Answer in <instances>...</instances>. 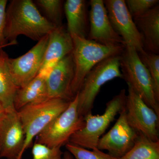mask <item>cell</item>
Wrapping results in <instances>:
<instances>
[{
  "instance_id": "4fadbf2b",
  "label": "cell",
  "mask_w": 159,
  "mask_h": 159,
  "mask_svg": "<svg viewBox=\"0 0 159 159\" xmlns=\"http://www.w3.org/2000/svg\"><path fill=\"white\" fill-rule=\"evenodd\" d=\"M89 5L88 39L103 45L125 47L124 41L111 25L103 0H91Z\"/></svg>"
},
{
  "instance_id": "7a4b0ae2",
  "label": "cell",
  "mask_w": 159,
  "mask_h": 159,
  "mask_svg": "<svg viewBox=\"0 0 159 159\" xmlns=\"http://www.w3.org/2000/svg\"><path fill=\"white\" fill-rule=\"evenodd\" d=\"M71 37L74 43L72 55L74 64L71 90L75 97L81 89L85 77L91 70L103 60L120 55L125 47L103 45L76 35Z\"/></svg>"
},
{
  "instance_id": "484cf974",
  "label": "cell",
  "mask_w": 159,
  "mask_h": 159,
  "mask_svg": "<svg viewBox=\"0 0 159 159\" xmlns=\"http://www.w3.org/2000/svg\"><path fill=\"white\" fill-rule=\"evenodd\" d=\"M7 2L6 0H0V48L12 45L6 40L4 34L6 21V10Z\"/></svg>"
},
{
  "instance_id": "7c38bea8",
  "label": "cell",
  "mask_w": 159,
  "mask_h": 159,
  "mask_svg": "<svg viewBox=\"0 0 159 159\" xmlns=\"http://www.w3.org/2000/svg\"><path fill=\"white\" fill-rule=\"evenodd\" d=\"M25 134L17 111H6L0 120V157L21 159Z\"/></svg>"
},
{
  "instance_id": "5b68a950",
  "label": "cell",
  "mask_w": 159,
  "mask_h": 159,
  "mask_svg": "<svg viewBox=\"0 0 159 159\" xmlns=\"http://www.w3.org/2000/svg\"><path fill=\"white\" fill-rule=\"evenodd\" d=\"M120 68L127 84L159 116V102L155 95L150 74L141 61L139 53L132 46H125L120 54Z\"/></svg>"
},
{
  "instance_id": "9a60e30c",
  "label": "cell",
  "mask_w": 159,
  "mask_h": 159,
  "mask_svg": "<svg viewBox=\"0 0 159 159\" xmlns=\"http://www.w3.org/2000/svg\"><path fill=\"white\" fill-rule=\"evenodd\" d=\"M73 48V39L67 29L63 25L56 27L49 34L48 43L38 75L47 77L54 66L72 53Z\"/></svg>"
},
{
  "instance_id": "6da1fadb",
  "label": "cell",
  "mask_w": 159,
  "mask_h": 159,
  "mask_svg": "<svg viewBox=\"0 0 159 159\" xmlns=\"http://www.w3.org/2000/svg\"><path fill=\"white\" fill-rule=\"evenodd\" d=\"M56 27L31 0H12L6 8L4 34L7 41L13 45L17 43L16 39L20 35L38 41Z\"/></svg>"
},
{
  "instance_id": "603a6c76",
  "label": "cell",
  "mask_w": 159,
  "mask_h": 159,
  "mask_svg": "<svg viewBox=\"0 0 159 159\" xmlns=\"http://www.w3.org/2000/svg\"><path fill=\"white\" fill-rule=\"evenodd\" d=\"M65 145L67 151L74 159H119L98 148L89 150L70 142H68Z\"/></svg>"
},
{
  "instance_id": "d4e9b609",
  "label": "cell",
  "mask_w": 159,
  "mask_h": 159,
  "mask_svg": "<svg viewBox=\"0 0 159 159\" xmlns=\"http://www.w3.org/2000/svg\"><path fill=\"white\" fill-rule=\"evenodd\" d=\"M32 159H62L63 152L61 148H50L35 142L32 145Z\"/></svg>"
},
{
  "instance_id": "8fae6325",
  "label": "cell",
  "mask_w": 159,
  "mask_h": 159,
  "mask_svg": "<svg viewBox=\"0 0 159 159\" xmlns=\"http://www.w3.org/2000/svg\"><path fill=\"white\" fill-rule=\"evenodd\" d=\"M119 114L116 123L107 133L99 139L97 148L105 150L109 154L120 158L134 146L139 133L127 121L125 107Z\"/></svg>"
},
{
  "instance_id": "277c9868",
  "label": "cell",
  "mask_w": 159,
  "mask_h": 159,
  "mask_svg": "<svg viewBox=\"0 0 159 159\" xmlns=\"http://www.w3.org/2000/svg\"><path fill=\"white\" fill-rule=\"evenodd\" d=\"M71 101L49 98L42 102L29 104L17 111L25 134L23 153L32 146L34 138L65 110Z\"/></svg>"
},
{
  "instance_id": "8992f818",
  "label": "cell",
  "mask_w": 159,
  "mask_h": 159,
  "mask_svg": "<svg viewBox=\"0 0 159 159\" xmlns=\"http://www.w3.org/2000/svg\"><path fill=\"white\" fill-rule=\"evenodd\" d=\"M120 55L107 57L97 64L84 79L78 95V108L81 116L92 112L94 102L103 84L115 78L123 79L120 68Z\"/></svg>"
},
{
  "instance_id": "52a82bcc",
  "label": "cell",
  "mask_w": 159,
  "mask_h": 159,
  "mask_svg": "<svg viewBox=\"0 0 159 159\" xmlns=\"http://www.w3.org/2000/svg\"><path fill=\"white\" fill-rule=\"evenodd\" d=\"M77 94L65 110L59 114L38 135L35 142L50 148H61L71 137L84 125L80 115Z\"/></svg>"
},
{
  "instance_id": "e0dca14e",
  "label": "cell",
  "mask_w": 159,
  "mask_h": 159,
  "mask_svg": "<svg viewBox=\"0 0 159 159\" xmlns=\"http://www.w3.org/2000/svg\"><path fill=\"white\" fill-rule=\"evenodd\" d=\"M87 2L85 0H67L64 10L67 21V30L69 34L82 38L88 36Z\"/></svg>"
},
{
  "instance_id": "f1b7e54d",
  "label": "cell",
  "mask_w": 159,
  "mask_h": 159,
  "mask_svg": "<svg viewBox=\"0 0 159 159\" xmlns=\"http://www.w3.org/2000/svg\"></svg>"
},
{
  "instance_id": "ac0fdd59",
  "label": "cell",
  "mask_w": 159,
  "mask_h": 159,
  "mask_svg": "<svg viewBox=\"0 0 159 159\" xmlns=\"http://www.w3.org/2000/svg\"><path fill=\"white\" fill-rule=\"evenodd\" d=\"M46 79L47 77L38 75L25 85L17 89L14 99L16 110L49 99Z\"/></svg>"
},
{
  "instance_id": "ba28073f",
  "label": "cell",
  "mask_w": 159,
  "mask_h": 159,
  "mask_svg": "<svg viewBox=\"0 0 159 159\" xmlns=\"http://www.w3.org/2000/svg\"><path fill=\"white\" fill-rule=\"evenodd\" d=\"M125 109L129 125L152 141H159V116L129 84Z\"/></svg>"
},
{
  "instance_id": "5bb4252c",
  "label": "cell",
  "mask_w": 159,
  "mask_h": 159,
  "mask_svg": "<svg viewBox=\"0 0 159 159\" xmlns=\"http://www.w3.org/2000/svg\"><path fill=\"white\" fill-rule=\"evenodd\" d=\"M74 75L72 52L60 61L47 76L49 98L71 101L74 99L71 86Z\"/></svg>"
},
{
  "instance_id": "9c48e42d",
  "label": "cell",
  "mask_w": 159,
  "mask_h": 159,
  "mask_svg": "<svg viewBox=\"0 0 159 159\" xmlns=\"http://www.w3.org/2000/svg\"><path fill=\"white\" fill-rule=\"evenodd\" d=\"M113 28L125 46L134 48L139 54L145 52L143 38L137 28L124 0L103 1Z\"/></svg>"
},
{
  "instance_id": "2e32d148",
  "label": "cell",
  "mask_w": 159,
  "mask_h": 159,
  "mask_svg": "<svg viewBox=\"0 0 159 159\" xmlns=\"http://www.w3.org/2000/svg\"><path fill=\"white\" fill-rule=\"evenodd\" d=\"M143 38L144 47L148 52L158 54L159 52V6L145 14L133 19Z\"/></svg>"
},
{
  "instance_id": "ffe728a7",
  "label": "cell",
  "mask_w": 159,
  "mask_h": 159,
  "mask_svg": "<svg viewBox=\"0 0 159 159\" xmlns=\"http://www.w3.org/2000/svg\"><path fill=\"white\" fill-rule=\"evenodd\" d=\"M119 159H159V141H152L139 133L132 148Z\"/></svg>"
},
{
  "instance_id": "d6986e66",
  "label": "cell",
  "mask_w": 159,
  "mask_h": 159,
  "mask_svg": "<svg viewBox=\"0 0 159 159\" xmlns=\"http://www.w3.org/2000/svg\"><path fill=\"white\" fill-rule=\"evenodd\" d=\"M9 56L0 48V104L6 111L16 110L14 99L18 88L11 78L8 68Z\"/></svg>"
},
{
  "instance_id": "83f0119b",
  "label": "cell",
  "mask_w": 159,
  "mask_h": 159,
  "mask_svg": "<svg viewBox=\"0 0 159 159\" xmlns=\"http://www.w3.org/2000/svg\"><path fill=\"white\" fill-rule=\"evenodd\" d=\"M6 111H5V110L3 108L2 105L0 104V120L2 118L4 115L6 113Z\"/></svg>"
},
{
  "instance_id": "44dd1931",
  "label": "cell",
  "mask_w": 159,
  "mask_h": 159,
  "mask_svg": "<svg viewBox=\"0 0 159 159\" xmlns=\"http://www.w3.org/2000/svg\"><path fill=\"white\" fill-rule=\"evenodd\" d=\"M63 2L61 0H36L34 2L42 9L49 21L58 27L63 25Z\"/></svg>"
},
{
  "instance_id": "cb8c5ba5",
  "label": "cell",
  "mask_w": 159,
  "mask_h": 159,
  "mask_svg": "<svg viewBox=\"0 0 159 159\" xmlns=\"http://www.w3.org/2000/svg\"><path fill=\"white\" fill-rule=\"evenodd\" d=\"M158 0H126L125 3L133 18L145 14L158 5Z\"/></svg>"
},
{
  "instance_id": "7402d4cb",
  "label": "cell",
  "mask_w": 159,
  "mask_h": 159,
  "mask_svg": "<svg viewBox=\"0 0 159 159\" xmlns=\"http://www.w3.org/2000/svg\"><path fill=\"white\" fill-rule=\"evenodd\" d=\"M141 61L150 74L155 95L159 102V55L145 51L139 54Z\"/></svg>"
},
{
  "instance_id": "3957f363",
  "label": "cell",
  "mask_w": 159,
  "mask_h": 159,
  "mask_svg": "<svg viewBox=\"0 0 159 159\" xmlns=\"http://www.w3.org/2000/svg\"><path fill=\"white\" fill-rule=\"evenodd\" d=\"M126 94L124 89L107 103L105 111L101 115L89 113L84 117V125L71 137L69 142L86 149L97 148L101 136L125 107Z\"/></svg>"
},
{
  "instance_id": "f546056e",
  "label": "cell",
  "mask_w": 159,
  "mask_h": 159,
  "mask_svg": "<svg viewBox=\"0 0 159 159\" xmlns=\"http://www.w3.org/2000/svg\"><path fill=\"white\" fill-rule=\"evenodd\" d=\"M0 158H1V157H0Z\"/></svg>"
},
{
  "instance_id": "30bf717a",
  "label": "cell",
  "mask_w": 159,
  "mask_h": 159,
  "mask_svg": "<svg viewBox=\"0 0 159 159\" xmlns=\"http://www.w3.org/2000/svg\"><path fill=\"white\" fill-rule=\"evenodd\" d=\"M49 34L41 39L28 52L16 58H9V73L15 84L22 87L37 76L48 43Z\"/></svg>"
},
{
  "instance_id": "4316f807",
  "label": "cell",
  "mask_w": 159,
  "mask_h": 159,
  "mask_svg": "<svg viewBox=\"0 0 159 159\" xmlns=\"http://www.w3.org/2000/svg\"><path fill=\"white\" fill-rule=\"evenodd\" d=\"M62 159H74V157L72 156L68 151H66L65 152L63 153Z\"/></svg>"
}]
</instances>
